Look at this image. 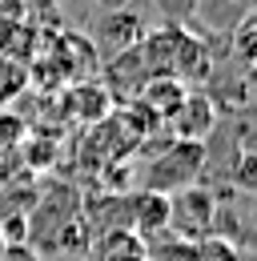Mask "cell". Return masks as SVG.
<instances>
[{"mask_svg": "<svg viewBox=\"0 0 257 261\" xmlns=\"http://www.w3.org/2000/svg\"><path fill=\"white\" fill-rule=\"evenodd\" d=\"M4 249H8V237H4V221H0V261H4Z\"/></svg>", "mask_w": 257, "mask_h": 261, "instance_id": "cell-11", "label": "cell"}, {"mask_svg": "<svg viewBox=\"0 0 257 261\" xmlns=\"http://www.w3.org/2000/svg\"><path fill=\"white\" fill-rule=\"evenodd\" d=\"M100 36H105L117 53H125L133 44H141L145 29H141V16H137V12H113V16L100 24Z\"/></svg>", "mask_w": 257, "mask_h": 261, "instance_id": "cell-7", "label": "cell"}, {"mask_svg": "<svg viewBox=\"0 0 257 261\" xmlns=\"http://www.w3.org/2000/svg\"><path fill=\"white\" fill-rule=\"evenodd\" d=\"M137 93H141V105H145L153 117L169 121V117H173V109L181 105V97H185L189 89H181V81H177V76H149Z\"/></svg>", "mask_w": 257, "mask_h": 261, "instance_id": "cell-4", "label": "cell"}, {"mask_svg": "<svg viewBox=\"0 0 257 261\" xmlns=\"http://www.w3.org/2000/svg\"><path fill=\"white\" fill-rule=\"evenodd\" d=\"M201 161H205L201 141H177L173 153H165V157L149 169L145 185L157 189V193H165V189H185V185H193V177H197Z\"/></svg>", "mask_w": 257, "mask_h": 261, "instance_id": "cell-1", "label": "cell"}, {"mask_svg": "<svg viewBox=\"0 0 257 261\" xmlns=\"http://www.w3.org/2000/svg\"><path fill=\"white\" fill-rule=\"evenodd\" d=\"M100 261H149V245L141 233H128L125 225L105 233L100 241Z\"/></svg>", "mask_w": 257, "mask_h": 261, "instance_id": "cell-5", "label": "cell"}, {"mask_svg": "<svg viewBox=\"0 0 257 261\" xmlns=\"http://www.w3.org/2000/svg\"><path fill=\"white\" fill-rule=\"evenodd\" d=\"M20 137H24V125H20L12 113H0V149L8 153V149L20 141Z\"/></svg>", "mask_w": 257, "mask_h": 261, "instance_id": "cell-10", "label": "cell"}, {"mask_svg": "<svg viewBox=\"0 0 257 261\" xmlns=\"http://www.w3.org/2000/svg\"><path fill=\"white\" fill-rule=\"evenodd\" d=\"M29 76H32V72L20 65L16 57H4V53H0V109L29 89Z\"/></svg>", "mask_w": 257, "mask_h": 261, "instance_id": "cell-8", "label": "cell"}, {"mask_svg": "<svg viewBox=\"0 0 257 261\" xmlns=\"http://www.w3.org/2000/svg\"><path fill=\"white\" fill-rule=\"evenodd\" d=\"M233 185H237L241 193L257 197V149H245V153L233 161Z\"/></svg>", "mask_w": 257, "mask_h": 261, "instance_id": "cell-9", "label": "cell"}, {"mask_svg": "<svg viewBox=\"0 0 257 261\" xmlns=\"http://www.w3.org/2000/svg\"><path fill=\"white\" fill-rule=\"evenodd\" d=\"M169 213H193V217H181L177 225L185 229V233H205V229L213 225V217H217V205H213V197L205 193V189L185 185L181 201H169Z\"/></svg>", "mask_w": 257, "mask_h": 261, "instance_id": "cell-3", "label": "cell"}, {"mask_svg": "<svg viewBox=\"0 0 257 261\" xmlns=\"http://www.w3.org/2000/svg\"><path fill=\"white\" fill-rule=\"evenodd\" d=\"M105 4H113V8H125L128 0H105Z\"/></svg>", "mask_w": 257, "mask_h": 261, "instance_id": "cell-12", "label": "cell"}, {"mask_svg": "<svg viewBox=\"0 0 257 261\" xmlns=\"http://www.w3.org/2000/svg\"><path fill=\"white\" fill-rule=\"evenodd\" d=\"M169 125H173V137H177V141H201L205 133L217 125V105H213L209 93H185L181 105L173 109Z\"/></svg>", "mask_w": 257, "mask_h": 261, "instance_id": "cell-2", "label": "cell"}, {"mask_svg": "<svg viewBox=\"0 0 257 261\" xmlns=\"http://www.w3.org/2000/svg\"><path fill=\"white\" fill-rule=\"evenodd\" d=\"M128 209L137 213V233H153V229L169 225V197L157 189H145L141 197H133Z\"/></svg>", "mask_w": 257, "mask_h": 261, "instance_id": "cell-6", "label": "cell"}]
</instances>
